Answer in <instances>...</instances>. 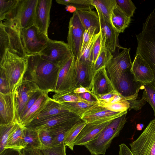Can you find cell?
I'll use <instances>...</instances> for the list:
<instances>
[{"label":"cell","instance_id":"19","mask_svg":"<svg viewBox=\"0 0 155 155\" xmlns=\"http://www.w3.org/2000/svg\"><path fill=\"white\" fill-rule=\"evenodd\" d=\"M52 2V0H38L34 19V25L48 37Z\"/></svg>","mask_w":155,"mask_h":155},{"label":"cell","instance_id":"27","mask_svg":"<svg viewBox=\"0 0 155 155\" xmlns=\"http://www.w3.org/2000/svg\"><path fill=\"white\" fill-rule=\"evenodd\" d=\"M68 112L69 111L64 108L61 104L50 98L42 110L31 122L37 121L58 114Z\"/></svg>","mask_w":155,"mask_h":155},{"label":"cell","instance_id":"5","mask_svg":"<svg viewBox=\"0 0 155 155\" xmlns=\"http://www.w3.org/2000/svg\"><path fill=\"white\" fill-rule=\"evenodd\" d=\"M126 115L112 120L96 138L84 145L92 155H105L113 139L119 136L126 122Z\"/></svg>","mask_w":155,"mask_h":155},{"label":"cell","instance_id":"29","mask_svg":"<svg viewBox=\"0 0 155 155\" xmlns=\"http://www.w3.org/2000/svg\"><path fill=\"white\" fill-rule=\"evenodd\" d=\"M131 18L127 16L117 5L112 11L110 22L115 29L119 33H123L128 27Z\"/></svg>","mask_w":155,"mask_h":155},{"label":"cell","instance_id":"50","mask_svg":"<svg viewBox=\"0 0 155 155\" xmlns=\"http://www.w3.org/2000/svg\"><path fill=\"white\" fill-rule=\"evenodd\" d=\"M0 155H24L21 150L5 148L0 153Z\"/></svg>","mask_w":155,"mask_h":155},{"label":"cell","instance_id":"42","mask_svg":"<svg viewBox=\"0 0 155 155\" xmlns=\"http://www.w3.org/2000/svg\"><path fill=\"white\" fill-rule=\"evenodd\" d=\"M64 143L48 148L41 149L44 155H67Z\"/></svg>","mask_w":155,"mask_h":155},{"label":"cell","instance_id":"30","mask_svg":"<svg viewBox=\"0 0 155 155\" xmlns=\"http://www.w3.org/2000/svg\"><path fill=\"white\" fill-rule=\"evenodd\" d=\"M20 0H0V21L8 20L14 17Z\"/></svg>","mask_w":155,"mask_h":155},{"label":"cell","instance_id":"34","mask_svg":"<svg viewBox=\"0 0 155 155\" xmlns=\"http://www.w3.org/2000/svg\"><path fill=\"white\" fill-rule=\"evenodd\" d=\"M86 124L81 119L76 122L67 133L64 143L65 145L68 146L72 150H74L75 140Z\"/></svg>","mask_w":155,"mask_h":155},{"label":"cell","instance_id":"41","mask_svg":"<svg viewBox=\"0 0 155 155\" xmlns=\"http://www.w3.org/2000/svg\"><path fill=\"white\" fill-rule=\"evenodd\" d=\"M99 105L110 111L115 112L127 111L130 108L129 103L126 99L112 103Z\"/></svg>","mask_w":155,"mask_h":155},{"label":"cell","instance_id":"17","mask_svg":"<svg viewBox=\"0 0 155 155\" xmlns=\"http://www.w3.org/2000/svg\"><path fill=\"white\" fill-rule=\"evenodd\" d=\"M89 88L94 97L116 90L109 77L105 67L95 73Z\"/></svg>","mask_w":155,"mask_h":155},{"label":"cell","instance_id":"25","mask_svg":"<svg viewBox=\"0 0 155 155\" xmlns=\"http://www.w3.org/2000/svg\"><path fill=\"white\" fill-rule=\"evenodd\" d=\"M80 120L63 123L48 128L52 137L53 146L64 143V139L68 132Z\"/></svg>","mask_w":155,"mask_h":155},{"label":"cell","instance_id":"28","mask_svg":"<svg viewBox=\"0 0 155 155\" xmlns=\"http://www.w3.org/2000/svg\"><path fill=\"white\" fill-rule=\"evenodd\" d=\"M23 126L17 122L10 134L5 148L22 150L25 148L23 139Z\"/></svg>","mask_w":155,"mask_h":155},{"label":"cell","instance_id":"16","mask_svg":"<svg viewBox=\"0 0 155 155\" xmlns=\"http://www.w3.org/2000/svg\"><path fill=\"white\" fill-rule=\"evenodd\" d=\"M127 111H112L99 105L97 102L88 109L81 119L86 124L99 121H108L127 114Z\"/></svg>","mask_w":155,"mask_h":155},{"label":"cell","instance_id":"35","mask_svg":"<svg viewBox=\"0 0 155 155\" xmlns=\"http://www.w3.org/2000/svg\"><path fill=\"white\" fill-rule=\"evenodd\" d=\"M110 50L102 44V46L99 54L95 63L93 64V71L94 74L101 68L106 67L110 60L113 57Z\"/></svg>","mask_w":155,"mask_h":155},{"label":"cell","instance_id":"26","mask_svg":"<svg viewBox=\"0 0 155 155\" xmlns=\"http://www.w3.org/2000/svg\"><path fill=\"white\" fill-rule=\"evenodd\" d=\"M75 12L85 30L93 28L99 32L100 23L97 12L92 10H76Z\"/></svg>","mask_w":155,"mask_h":155},{"label":"cell","instance_id":"9","mask_svg":"<svg viewBox=\"0 0 155 155\" xmlns=\"http://www.w3.org/2000/svg\"><path fill=\"white\" fill-rule=\"evenodd\" d=\"M37 86L24 77L15 87L13 92L16 119L18 123L21 112L30 97L39 90Z\"/></svg>","mask_w":155,"mask_h":155},{"label":"cell","instance_id":"52","mask_svg":"<svg viewBox=\"0 0 155 155\" xmlns=\"http://www.w3.org/2000/svg\"><path fill=\"white\" fill-rule=\"evenodd\" d=\"M79 96L82 99L90 102H96L97 101L95 97L91 94L86 92L78 94Z\"/></svg>","mask_w":155,"mask_h":155},{"label":"cell","instance_id":"51","mask_svg":"<svg viewBox=\"0 0 155 155\" xmlns=\"http://www.w3.org/2000/svg\"><path fill=\"white\" fill-rule=\"evenodd\" d=\"M21 150L24 155H44L40 149L24 148Z\"/></svg>","mask_w":155,"mask_h":155},{"label":"cell","instance_id":"14","mask_svg":"<svg viewBox=\"0 0 155 155\" xmlns=\"http://www.w3.org/2000/svg\"><path fill=\"white\" fill-rule=\"evenodd\" d=\"M144 85L135 80L130 70L123 74L114 87L117 91L128 101L137 99L139 91L143 89Z\"/></svg>","mask_w":155,"mask_h":155},{"label":"cell","instance_id":"46","mask_svg":"<svg viewBox=\"0 0 155 155\" xmlns=\"http://www.w3.org/2000/svg\"><path fill=\"white\" fill-rule=\"evenodd\" d=\"M43 92V91H41L40 90H38L35 92L30 97L26 104L21 112L18 122V124L20 120L24 117L27 113L37 100L42 94Z\"/></svg>","mask_w":155,"mask_h":155},{"label":"cell","instance_id":"23","mask_svg":"<svg viewBox=\"0 0 155 155\" xmlns=\"http://www.w3.org/2000/svg\"><path fill=\"white\" fill-rule=\"evenodd\" d=\"M93 64L90 61H83L76 59L75 61V86L89 88L94 74ZM90 89V88H89Z\"/></svg>","mask_w":155,"mask_h":155},{"label":"cell","instance_id":"55","mask_svg":"<svg viewBox=\"0 0 155 155\" xmlns=\"http://www.w3.org/2000/svg\"><path fill=\"white\" fill-rule=\"evenodd\" d=\"M65 8L67 11L70 12H74L76 11L75 8L74 7L71 6H66Z\"/></svg>","mask_w":155,"mask_h":155},{"label":"cell","instance_id":"12","mask_svg":"<svg viewBox=\"0 0 155 155\" xmlns=\"http://www.w3.org/2000/svg\"><path fill=\"white\" fill-rule=\"evenodd\" d=\"M85 30L75 12L69 21L67 40V44L73 55L77 59L80 58L83 36Z\"/></svg>","mask_w":155,"mask_h":155},{"label":"cell","instance_id":"3","mask_svg":"<svg viewBox=\"0 0 155 155\" xmlns=\"http://www.w3.org/2000/svg\"><path fill=\"white\" fill-rule=\"evenodd\" d=\"M28 57H21L7 49L0 58V71L6 76L11 92L24 78L28 65Z\"/></svg>","mask_w":155,"mask_h":155},{"label":"cell","instance_id":"49","mask_svg":"<svg viewBox=\"0 0 155 155\" xmlns=\"http://www.w3.org/2000/svg\"><path fill=\"white\" fill-rule=\"evenodd\" d=\"M130 104L129 110L133 109L136 110H140L145 104L146 101L141 98V99L132 100L127 101Z\"/></svg>","mask_w":155,"mask_h":155},{"label":"cell","instance_id":"37","mask_svg":"<svg viewBox=\"0 0 155 155\" xmlns=\"http://www.w3.org/2000/svg\"><path fill=\"white\" fill-rule=\"evenodd\" d=\"M56 2L66 6H72L76 10H92L95 8L91 4V0H56Z\"/></svg>","mask_w":155,"mask_h":155},{"label":"cell","instance_id":"48","mask_svg":"<svg viewBox=\"0 0 155 155\" xmlns=\"http://www.w3.org/2000/svg\"><path fill=\"white\" fill-rule=\"evenodd\" d=\"M0 93L7 94L11 93L6 76L0 71Z\"/></svg>","mask_w":155,"mask_h":155},{"label":"cell","instance_id":"44","mask_svg":"<svg viewBox=\"0 0 155 155\" xmlns=\"http://www.w3.org/2000/svg\"><path fill=\"white\" fill-rule=\"evenodd\" d=\"M100 32V31L98 33L94 35L92 37L86 48L83 54L79 59V60L83 61L91 62V52L94 43L98 37Z\"/></svg>","mask_w":155,"mask_h":155},{"label":"cell","instance_id":"38","mask_svg":"<svg viewBox=\"0 0 155 155\" xmlns=\"http://www.w3.org/2000/svg\"><path fill=\"white\" fill-rule=\"evenodd\" d=\"M17 122L0 125V153L5 148L8 137Z\"/></svg>","mask_w":155,"mask_h":155},{"label":"cell","instance_id":"22","mask_svg":"<svg viewBox=\"0 0 155 155\" xmlns=\"http://www.w3.org/2000/svg\"><path fill=\"white\" fill-rule=\"evenodd\" d=\"M17 122L13 92L0 93V125Z\"/></svg>","mask_w":155,"mask_h":155},{"label":"cell","instance_id":"15","mask_svg":"<svg viewBox=\"0 0 155 155\" xmlns=\"http://www.w3.org/2000/svg\"><path fill=\"white\" fill-rule=\"evenodd\" d=\"M99 18L100 30L102 34V44L114 52L117 48H122L118 43L119 33L114 28L110 22L100 12L97 11Z\"/></svg>","mask_w":155,"mask_h":155},{"label":"cell","instance_id":"39","mask_svg":"<svg viewBox=\"0 0 155 155\" xmlns=\"http://www.w3.org/2000/svg\"><path fill=\"white\" fill-rule=\"evenodd\" d=\"M142 98L147 101L152 107L155 117V87L151 83L144 85Z\"/></svg>","mask_w":155,"mask_h":155},{"label":"cell","instance_id":"7","mask_svg":"<svg viewBox=\"0 0 155 155\" xmlns=\"http://www.w3.org/2000/svg\"><path fill=\"white\" fill-rule=\"evenodd\" d=\"M130 145L134 155H155V118Z\"/></svg>","mask_w":155,"mask_h":155},{"label":"cell","instance_id":"56","mask_svg":"<svg viewBox=\"0 0 155 155\" xmlns=\"http://www.w3.org/2000/svg\"><path fill=\"white\" fill-rule=\"evenodd\" d=\"M144 127V125L143 124H137L136 128L137 130L140 131L142 130V129Z\"/></svg>","mask_w":155,"mask_h":155},{"label":"cell","instance_id":"6","mask_svg":"<svg viewBox=\"0 0 155 155\" xmlns=\"http://www.w3.org/2000/svg\"><path fill=\"white\" fill-rule=\"evenodd\" d=\"M21 33L25 51L28 56L40 54L49 38L34 25L21 29Z\"/></svg>","mask_w":155,"mask_h":155},{"label":"cell","instance_id":"47","mask_svg":"<svg viewBox=\"0 0 155 155\" xmlns=\"http://www.w3.org/2000/svg\"><path fill=\"white\" fill-rule=\"evenodd\" d=\"M100 35L95 42L91 52V61L94 64L99 54L102 46V37L101 31Z\"/></svg>","mask_w":155,"mask_h":155},{"label":"cell","instance_id":"21","mask_svg":"<svg viewBox=\"0 0 155 155\" xmlns=\"http://www.w3.org/2000/svg\"><path fill=\"white\" fill-rule=\"evenodd\" d=\"M112 120L97 121L87 124L75 140L74 145H84L94 140Z\"/></svg>","mask_w":155,"mask_h":155},{"label":"cell","instance_id":"10","mask_svg":"<svg viewBox=\"0 0 155 155\" xmlns=\"http://www.w3.org/2000/svg\"><path fill=\"white\" fill-rule=\"evenodd\" d=\"M130 48H124L114 56L106 67L109 77L114 86L123 73L131 69L132 63L130 54Z\"/></svg>","mask_w":155,"mask_h":155},{"label":"cell","instance_id":"45","mask_svg":"<svg viewBox=\"0 0 155 155\" xmlns=\"http://www.w3.org/2000/svg\"><path fill=\"white\" fill-rule=\"evenodd\" d=\"M99 32L96 29L93 28H90L85 30L83 36L80 58L83 54L86 48L92 37Z\"/></svg>","mask_w":155,"mask_h":155},{"label":"cell","instance_id":"33","mask_svg":"<svg viewBox=\"0 0 155 155\" xmlns=\"http://www.w3.org/2000/svg\"><path fill=\"white\" fill-rule=\"evenodd\" d=\"M64 108L73 113L81 118L90 108L97 103L88 101L82 102H66L60 103Z\"/></svg>","mask_w":155,"mask_h":155},{"label":"cell","instance_id":"1","mask_svg":"<svg viewBox=\"0 0 155 155\" xmlns=\"http://www.w3.org/2000/svg\"><path fill=\"white\" fill-rule=\"evenodd\" d=\"M59 66L43 59L40 54L29 56L24 76L42 91L54 92Z\"/></svg>","mask_w":155,"mask_h":155},{"label":"cell","instance_id":"36","mask_svg":"<svg viewBox=\"0 0 155 155\" xmlns=\"http://www.w3.org/2000/svg\"><path fill=\"white\" fill-rule=\"evenodd\" d=\"M74 90H66L55 92L53 95L52 99L60 103L82 102L86 101L81 98L78 94L75 93Z\"/></svg>","mask_w":155,"mask_h":155},{"label":"cell","instance_id":"24","mask_svg":"<svg viewBox=\"0 0 155 155\" xmlns=\"http://www.w3.org/2000/svg\"><path fill=\"white\" fill-rule=\"evenodd\" d=\"M49 92L43 91L42 94L24 117L20 120L19 124L24 126L34 119L42 110L50 97Z\"/></svg>","mask_w":155,"mask_h":155},{"label":"cell","instance_id":"11","mask_svg":"<svg viewBox=\"0 0 155 155\" xmlns=\"http://www.w3.org/2000/svg\"><path fill=\"white\" fill-rule=\"evenodd\" d=\"M73 55L59 66L54 92L74 90L75 86V61Z\"/></svg>","mask_w":155,"mask_h":155},{"label":"cell","instance_id":"20","mask_svg":"<svg viewBox=\"0 0 155 155\" xmlns=\"http://www.w3.org/2000/svg\"><path fill=\"white\" fill-rule=\"evenodd\" d=\"M130 71L136 81L143 84L151 83L154 79L151 69L139 54L135 55Z\"/></svg>","mask_w":155,"mask_h":155},{"label":"cell","instance_id":"8","mask_svg":"<svg viewBox=\"0 0 155 155\" xmlns=\"http://www.w3.org/2000/svg\"><path fill=\"white\" fill-rule=\"evenodd\" d=\"M40 54L43 59L59 66L73 55L67 43L50 38Z\"/></svg>","mask_w":155,"mask_h":155},{"label":"cell","instance_id":"53","mask_svg":"<svg viewBox=\"0 0 155 155\" xmlns=\"http://www.w3.org/2000/svg\"><path fill=\"white\" fill-rule=\"evenodd\" d=\"M119 155H134L131 151L124 143L119 145Z\"/></svg>","mask_w":155,"mask_h":155},{"label":"cell","instance_id":"31","mask_svg":"<svg viewBox=\"0 0 155 155\" xmlns=\"http://www.w3.org/2000/svg\"><path fill=\"white\" fill-rule=\"evenodd\" d=\"M23 139L25 148L41 149L42 148L38 131L24 127Z\"/></svg>","mask_w":155,"mask_h":155},{"label":"cell","instance_id":"43","mask_svg":"<svg viewBox=\"0 0 155 155\" xmlns=\"http://www.w3.org/2000/svg\"><path fill=\"white\" fill-rule=\"evenodd\" d=\"M38 131L42 148L53 146L52 137L48 129L40 130Z\"/></svg>","mask_w":155,"mask_h":155},{"label":"cell","instance_id":"2","mask_svg":"<svg viewBox=\"0 0 155 155\" xmlns=\"http://www.w3.org/2000/svg\"><path fill=\"white\" fill-rule=\"evenodd\" d=\"M137 46L136 54H140L148 64L154 76L151 83L155 87V12L154 10L143 24L141 32L136 35Z\"/></svg>","mask_w":155,"mask_h":155},{"label":"cell","instance_id":"40","mask_svg":"<svg viewBox=\"0 0 155 155\" xmlns=\"http://www.w3.org/2000/svg\"><path fill=\"white\" fill-rule=\"evenodd\" d=\"M117 5L127 17L133 16L136 8L131 0H116Z\"/></svg>","mask_w":155,"mask_h":155},{"label":"cell","instance_id":"13","mask_svg":"<svg viewBox=\"0 0 155 155\" xmlns=\"http://www.w3.org/2000/svg\"><path fill=\"white\" fill-rule=\"evenodd\" d=\"M38 0H19L15 15L12 20L20 28L23 29L34 25Z\"/></svg>","mask_w":155,"mask_h":155},{"label":"cell","instance_id":"18","mask_svg":"<svg viewBox=\"0 0 155 155\" xmlns=\"http://www.w3.org/2000/svg\"><path fill=\"white\" fill-rule=\"evenodd\" d=\"M80 117L70 112H64L36 122H30L24 127L35 130L47 129L71 121L79 120Z\"/></svg>","mask_w":155,"mask_h":155},{"label":"cell","instance_id":"54","mask_svg":"<svg viewBox=\"0 0 155 155\" xmlns=\"http://www.w3.org/2000/svg\"><path fill=\"white\" fill-rule=\"evenodd\" d=\"M74 91L75 93L78 94L86 92H89L92 94L89 88L84 87L81 86L76 88L74 90Z\"/></svg>","mask_w":155,"mask_h":155},{"label":"cell","instance_id":"32","mask_svg":"<svg viewBox=\"0 0 155 155\" xmlns=\"http://www.w3.org/2000/svg\"><path fill=\"white\" fill-rule=\"evenodd\" d=\"M91 3L97 11L103 15L110 23L111 13L117 5L116 0H91Z\"/></svg>","mask_w":155,"mask_h":155},{"label":"cell","instance_id":"4","mask_svg":"<svg viewBox=\"0 0 155 155\" xmlns=\"http://www.w3.org/2000/svg\"><path fill=\"white\" fill-rule=\"evenodd\" d=\"M21 30L11 20L0 21V58L7 49L21 57L29 56L25 51Z\"/></svg>","mask_w":155,"mask_h":155}]
</instances>
